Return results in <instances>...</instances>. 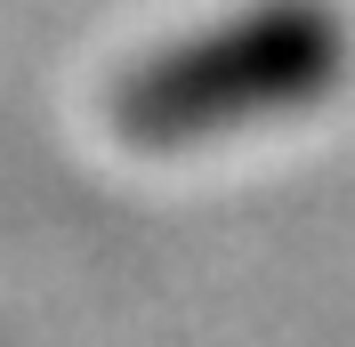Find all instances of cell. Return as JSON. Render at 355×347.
Returning <instances> with one entry per match:
<instances>
[{"mask_svg": "<svg viewBox=\"0 0 355 347\" xmlns=\"http://www.w3.org/2000/svg\"><path fill=\"white\" fill-rule=\"evenodd\" d=\"M355 65V24L331 0H250L186 41L137 57L105 113L146 153H186L243 137L250 121H291L323 105Z\"/></svg>", "mask_w": 355, "mask_h": 347, "instance_id": "6da1fadb", "label": "cell"}]
</instances>
